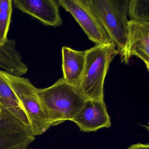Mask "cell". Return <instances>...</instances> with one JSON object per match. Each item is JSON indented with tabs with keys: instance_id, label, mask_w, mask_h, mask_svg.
<instances>
[{
	"instance_id": "13",
	"label": "cell",
	"mask_w": 149,
	"mask_h": 149,
	"mask_svg": "<svg viewBox=\"0 0 149 149\" xmlns=\"http://www.w3.org/2000/svg\"><path fill=\"white\" fill-rule=\"evenodd\" d=\"M128 15L130 20L149 22V0H130Z\"/></svg>"
},
{
	"instance_id": "15",
	"label": "cell",
	"mask_w": 149,
	"mask_h": 149,
	"mask_svg": "<svg viewBox=\"0 0 149 149\" xmlns=\"http://www.w3.org/2000/svg\"></svg>"
},
{
	"instance_id": "2",
	"label": "cell",
	"mask_w": 149,
	"mask_h": 149,
	"mask_svg": "<svg viewBox=\"0 0 149 149\" xmlns=\"http://www.w3.org/2000/svg\"><path fill=\"white\" fill-rule=\"evenodd\" d=\"M119 52L115 42L86 50L84 69L77 88L86 100L104 101V85L109 67Z\"/></svg>"
},
{
	"instance_id": "5",
	"label": "cell",
	"mask_w": 149,
	"mask_h": 149,
	"mask_svg": "<svg viewBox=\"0 0 149 149\" xmlns=\"http://www.w3.org/2000/svg\"><path fill=\"white\" fill-rule=\"evenodd\" d=\"M58 1L60 6L71 14L88 39L96 45L114 42L84 0H58Z\"/></svg>"
},
{
	"instance_id": "7",
	"label": "cell",
	"mask_w": 149,
	"mask_h": 149,
	"mask_svg": "<svg viewBox=\"0 0 149 149\" xmlns=\"http://www.w3.org/2000/svg\"><path fill=\"white\" fill-rule=\"evenodd\" d=\"M121 61L129 64L132 56L140 58L149 70V22L129 21L126 43L119 53Z\"/></svg>"
},
{
	"instance_id": "14",
	"label": "cell",
	"mask_w": 149,
	"mask_h": 149,
	"mask_svg": "<svg viewBox=\"0 0 149 149\" xmlns=\"http://www.w3.org/2000/svg\"><path fill=\"white\" fill-rule=\"evenodd\" d=\"M127 149H149V144H136L131 146Z\"/></svg>"
},
{
	"instance_id": "4",
	"label": "cell",
	"mask_w": 149,
	"mask_h": 149,
	"mask_svg": "<svg viewBox=\"0 0 149 149\" xmlns=\"http://www.w3.org/2000/svg\"><path fill=\"white\" fill-rule=\"evenodd\" d=\"M15 93L29 120L34 136L46 132L51 126L40 103L36 94L37 88L28 78L17 77L1 70Z\"/></svg>"
},
{
	"instance_id": "12",
	"label": "cell",
	"mask_w": 149,
	"mask_h": 149,
	"mask_svg": "<svg viewBox=\"0 0 149 149\" xmlns=\"http://www.w3.org/2000/svg\"><path fill=\"white\" fill-rule=\"evenodd\" d=\"M13 12L12 0H0V46L7 42Z\"/></svg>"
},
{
	"instance_id": "1",
	"label": "cell",
	"mask_w": 149,
	"mask_h": 149,
	"mask_svg": "<svg viewBox=\"0 0 149 149\" xmlns=\"http://www.w3.org/2000/svg\"><path fill=\"white\" fill-rule=\"evenodd\" d=\"M36 94L51 126L72 121L86 100L77 87L69 84L63 77L48 88H37Z\"/></svg>"
},
{
	"instance_id": "8",
	"label": "cell",
	"mask_w": 149,
	"mask_h": 149,
	"mask_svg": "<svg viewBox=\"0 0 149 149\" xmlns=\"http://www.w3.org/2000/svg\"><path fill=\"white\" fill-rule=\"evenodd\" d=\"M71 121L84 132H95L111 126L110 117L104 101L85 100L81 109Z\"/></svg>"
},
{
	"instance_id": "9",
	"label": "cell",
	"mask_w": 149,
	"mask_h": 149,
	"mask_svg": "<svg viewBox=\"0 0 149 149\" xmlns=\"http://www.w3.org/2000/svg\"><path fill=\"white\" fill-rule=\"evenodd\" d=\"M13 2L17 8L38 19L45 25L56 27L62 24L58 1L14 0Z\"/></svg>"
},
{
	"instance_id": "3",
	"label": "cell",
	"mask_w": 149,
	"mask_h": 149,
	"mask_svg": "<svg viewBox=\"0 0 149 149\" xmlns=\"http://www.w3.org/2000/svg\"><path fill=\"white\" fill-rule=\"evenodd\" d=\"M99 20L119 53L126 43L128 0H84Z\"/></svg>"
},
{
	"instance_id": "11",
	"label": "cell",
	"mask_w": 149,
	"mask_h": 149,
	"mask_svg": "<svg viewBox=\"0 0 149 149\" xmlns=\"http://www.w3.org/2000/svg\"><path fill=\"white\" fill-rule=\"evenodd\" d=\"M0 104L31 130V125L26 114L15 93L1 74V70H0Z\"/></svg>"
},
{
	"instance_id": "10",
	"label": "cell",
	"mask_w": 149,
	"mask_h": 149,
	"mask_svg": "<svg viewBox=\"0 0 149 149\" xmlns=\"http://www.w3.org/2000/svg\"><path fill=\"white\" fill-rule=\"evenodd\" d=\"M86 50L77 51L68 47L62 48L63 78L69 84L77 87L81 77Z\"/></svg>"
},
{
	"instance_id": "6",
	"label": "cell",
	"mask_w": 149,
	"mask_h": 149,
	"mask_svg": "<svg viewBox=\"0 0 149 149\" xmlns=\"http://www.w3.org/2000/svg\"><path fill=\"white\" fill-rule=\"evenodd\" d=\"M35 139L31 130L0 104V149H27Z\"/></svg>"
}]
</instances>
